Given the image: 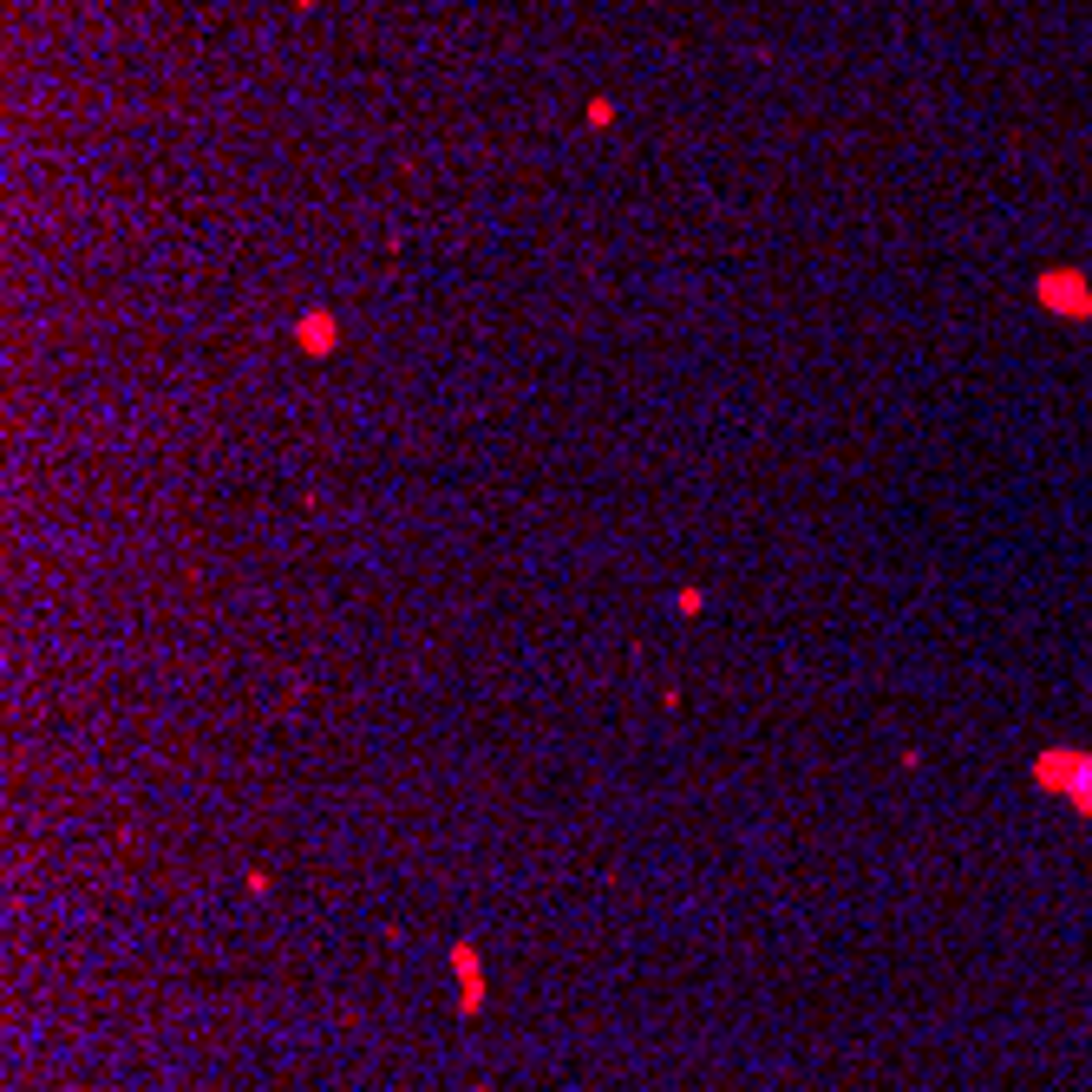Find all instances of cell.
I'll use <instances>...</instances> for the list:
<instances>
[{
	"mask_svg": "<svg viewBox=\"0 0 1092 1092\" xmlns=\"http://www.w3.org/2000/svg\"><path fill=\"white\" fill-rule=\"evenodd\" d=\"M1073 288H1080L1073 275H1047V301L1053 308H1086V294H1073Z\"/></svg>",
	"mask_w": 1092,
	"mask_h": 1092,
	"instance_id": "7a4b0ae2",
	"label": "cell"
},
{
	"mask_svg": "<svg viewBox=\"0 0 1092 1092\" xmlns=\"http://www.w3.org/2000/svg\"><path fill=\"white\" fill-rule=\"evenodd\" d=\"M609 119H615V99H589V125H595V132H602V125H609Z\"/></svg>",
	"mask_w": 1092,
	"mask_h": 1092,
	"instance_id": "3957f363",
	"label": "cell"
},
{
	"mask_svg": "<svg viewBox=\"0 0 1092 1092\" xmlns=\"http://www.w3.org/2000/svg\"><path fill=\"white\" fill-rule=\"evenodd\" d=\"M294 347H301L308 360H327V354L340 347V321H334V308H308V314L294 321Z\"/></svg>",
	"mask_w": 1092,
	"mask_h": 1092,
	"instance_id": "6da1fadb",
	"label": "cell"
}]
</instances>
